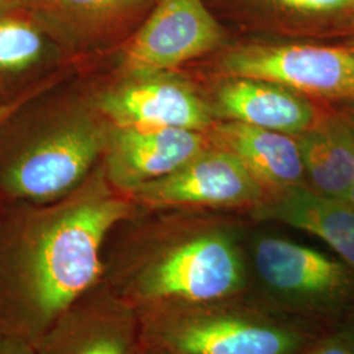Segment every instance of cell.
Segmentation results:
<instances>
[{
  "label": "cell",
  "mask_w": 354,
  "mask_h": 354,
  "mask_svg": "<svg viewBox=\"0 0 354 354\" xmlns=\"http://www.w3.org/2000/svg\"><path fill=\"white\" fill-rule=\"evenodd\" d=\"M136 203L93 183L35 210L0 243V329L36 342L104 274V247Z\"/></svg>",
  "instance_id": "obj_1"
},
{
  "label": "cell",
  "mask_w": 354,
  "mask_h": 354,
  "mask_svg": "<svg viewBox=\"0 0 354 354\" xmlns=\"http://www.w3.org/2000/svg\"><path fill=\"white\" fill-rule=\"evenodd\" d=\"M102 283L134 310L245 295L250 266L225 225L190 221L163 225L104 257Z\"/></svg>",
  "instance_id": "obj_2"
},
{
  "label": "cell",
  "mask_w": 354,
  "mask_h": 354,
  "mask_svg": "<svg viewBox=\"0 0 354 354\" xmlns=\"http://www.w3.org/2000/svg\"><path fill=\"white\" fill-rule=\"evenodd\" d=\"M136 311L142 340L172 354H302L320 337L248 294Z\"/></svg>",
  "instance_id": "obj_3"
},
{
  "label": "cell",
  "mask_w": 354,
  "mask_h": 354,
  "mask_svg": "<svg viewBox=\"0 0 354 354\" xmlns=\"http://www.w3.org/2000/svg\"><path fill=\"white\" fill-rule=\"evenodd\" d=\"M247 259L248 295L277 313L322 322L354 307V273L342 260L272 235L254 238Z\"/></svg>",
  "instance_id": "obj_4"
},
{
  "label": "cell",
  "mask_w": 354,
  "mask_h": 354,
  "mask_svg": "<svg viewBox=\"0 0 354 354\" xmlns=\"http://www.w3.org/2000/svg\"><path fill=\"white\" fill-rule=\"evenodd\" d=\"M221 70L228 77L282 84L328 102H354V50L319 45H251L230 51Z\"/></svg>",
  "instance_id": "obj_5"
},
{
  "label": "cell",
  "mask_w": 354,
  "mask_h": 354,
  "mask_svg": "<svg viewBox=\"0 0 354 354\" xmlns=\"http://www.w3.org/2000/svg\"><path fill=\"white\" fill-rule=\"evenodd\" d=\"M105 131L91 122L59 129L26 151L1 178V189L16 201L54 203L73 193L108 147Z\"/></svg>",
  "instance_id": "obj_6"
},
{
  "label": "cell",
  "mask_w": 354,
  "mask_h": 354,
  "mask_svg": "<svg viewBox=\"0 0 354 354\" xmlns=\"http://www.w3.org/2000/svg\"><path fill=\"white\" fill-rule=\"evenodd\" d=\"M223 39L222 26L203 0H159L129 44L122 71L127 77L167 73L216 50Z\"/></svg>",
  "instance_id": "obj_7"
},
{
  "label": "cell",
  "mask_w": 354,
  "mask_h": 354,
  "mask_svg": "<svg viewBox=\"0 0 354 354\" xmlns=\"http://www.w3.org/2000/svg\"><path fill=\"white\" fill-rule=\"evenodd\" d=\"M127 194L136 205L163 210L253 207L268 193L235 155L222 149H207L174 174L140 185Z\"/></svg>",
  "instance_id": "obj_8"
},
{
  "label": "cell",
  "mask_w": 354,
  "mask_h": 354,
  "mask_svg": "<svg viewBox=\"0 0 354 354\" xmlns=\"http://www.w3.org/2000/svg\"><path fill=\"white\" fill-rule=\"evenodd\" d=\"M137 311L100 282L76 299L36 342V354H137Z\"/></svg>",
  "instance_id": "obj_9"
},
{
  "label": "cell",
  "mask_w": 354,
  "mask_h": 354,
  "mask_svg": "<svg viewBox=\"0 0 354 354\" xmlns=\"http://www.w3.org/2000/svg\"><path fill=\"white\" fill-rule=\"evenodd\" d=\"M97 106L115 127H171L203 133L214 122V109L189 83L167 73L129 77L104 92Z\"/></svg>",
  "instance_id": "obj_10"
},
{
  "label": "cell",
  "mask_w": 354,
  "mask_h": 354,
  "mask_svg": "<svg viewBox=\"0 0 354 354\" xmlns=\"http://www.w3.org/2000/svg\"><path fill=\"white\" fill-rule=\"evenodd\" d=\"M201 131L171 127H117L108 140L106 174L124 193L163 178L206 151Z\"/></svg>",
  "instance_id": "obj_11"
},
{
  "label": "cell",
  "mask_w": 354,
  "mask_h": 354,
  "mask_svg": "<svg viewBox=\"0 0 354 354\" xmlns=\"http://www.w3.org/2000/svg\"><path fill=\"white\" fill-rule=\"evenodd\" d=\"M214 112L227 121L289 136H299L317 124V111L304 95L253 77H230L216 92Z\"/></svg>",
  "instance_id": "obj_12"
},
{
  "label": "cell",
  "mask_w": 354,
  "mask_h": 354,
  "mask_svg": "<svg viewBox=\"0 0 354 354\" xmlns=\"http://www.w3.org/2000/svg\"><path fill=\"white\" fill-rule=\"evenodd\" d=\"M252 216L302 230L328 244L354 273V207L307 185L268 194L252 207Z\"/></svg>",
  "instance_id": "obj_13"
},
{
  "label": "cell",
  "mask_w": 354,
  "mask_h": 354,
  "mask_svg": "<svg viewBox=\"0 0 354 354\" xmlns=\"http://www.w3.org/2000/svg\"><path fill=\"white\" fill-rule=\"evenodd\" d=\"M212 131L218 149L235 155L268 194L304 184L299 145L289 134L236 121L219 122Z\"/></svg>",
  "instance_id": "obj_14"
},
{
  "label": "cell",
  "mask_w": 354,
  "mask_h": 354,
  "mask_svg": "<svg viewBox=\"0 0 354 354\" xmlns=\"http://www.w3.org/2000/svg\"><path fill=\"white\" fill-rule=\"evenodd\" d=\"M304 176L311 189L348 203L354 181V127L346 117L317 122L298 136Z\"/></svg>",
  "instance_id": "obj_15"
},
{
  "label": "cell",
  "mask_w": 354,
  "mask_h": 354,
  "mask_svg": "<svg viewBox=\"0 0 354 354\" xmlns=\"http://www.w3.org/2000/svg\"><path fill=\"white\" fill-rule=\"evenodd\" d=\"M44 49V38L32 23L0 17V71H19L35 64Z\"/></svg>",
  "instance_id": "obj_16"
},
{
  "label": "cell",
  "mask_w": 354,
  "mask_h": 354,
  "mask_svg": "<svg viewBox=\"0 0 354 354\" xmlns=\"http://www.w3.org/2000/svg\"><path fill=\"white\" fill-rule=\"evenodd\" d=\"M48 12L67 20L93 21L120 12L138 0H36Z\"/></svg>",
  "instance_id": "obj_17"
},
{
  "label": "cell",
  "mask_w": 354,
  "mask_h": 354,
  "mask_svg": "<svg viewBox=\"0 0 354 354\" xmlns=\"http://www.w3.org/2000/svg\"><path fill=\"white\" fill-rule=\"evenodd\" d=\"M277 7L297 12L330 15L354 12V0H266Z\"/></svg>",
  "instance_id": "obj_18"
},
{
  "label": "cell",
  "mask_w": 354,
  "mask_h": 354,
  "mask_svg": "<svg viewBox=\"0 0 354 354\" xmlns=\"http://www.w3.org/2000/svg\"><path fill=\"white\" fill-rule=\"evenodd\" d=\"M302 354H354V336L346 324L335 332L320 336Z\"/></svg>",
  "instance_id": "obj_19"
},
{
  "label": "cell",
  "mask_w": 354,
  "mask_h": 354,
  "mask_svg": "<svg viewBox=\"0 0 354 354\" xmlns=\"http://www.w3.org/2000/svg\"><path fill=\"white\" fill-rule=\"evenodd\" d=\"M0 354H36L33 344L0 329Z\"/></svg>",
  "instance_id": "obj_20"
},
{
  "label": "cell",
  "mask_w": 354,
  "mask_h": 354,
  "mask_svg": "<svg viewBox=\"0 0 354 354\" xmlns=\"http://www.w3.org/2000/svg\"><path fill=\"white\" fill-rule=\"evenodd\" d=\"M21 105V102H8V104H0V125L15 113Z\"/></svg>",
  "instance_id": "obj_21"
},
{
  "label": "cell",
  "mask_w": 354,
  "mask_h": 354,
  "mask_svg": "<svg viewBox=\"0 0 354 354\" xmlns=\"http://www.w3.org/2000/svg\"><path fill=\"white\" fill-rule=\"evenodd\" d=\"M142 339V337H140ZM137 354H172L169 352H167L165 349H160L158 346H153L151 344H147V342L140 340V346L138 349V353Z\"/></svg>",
  "instance_id": "obj_22"
},
{
  "label": "cell",
  "mask_w": 354,
  "mask_h": 354,
  "mask_svg": "<svg viewBox=\"0 0 354 354\" xmlns=\"http://www.w3.org/2000/svg\"><path fill=\"white\" fill-rule=\"evenodd\" d=\"M17 3H19V0H0V17H3Z\"/></svg>",
  "instance_id": "obj_23"
},
{
  "label": "cell",
  "mask_w": 354,
  "mask_h": 354,
  "mask_svg": "<svg viewBox=\"0 0 354 354\" xmlns=\"http://www.w3.org/2000/svg\"><path fill=\"white\" fill-rule=\"evenodd\" d=\"M348 203L354 207V181L353 184H352V188H351V192H349V197H348Z\"/></svg>",
  "instance_id": "obj_24"
},
{
  "label": "cell",
  "mask_w": 354,
  "mask_h": 354,
  "mask_svg": "<svg viewBox=\"0 0 354 354\" xmlns=\"http://www.w3.org/2000/svg\"><path fill=\"white\" fill-rule=\"evenodd\" d=\"M346 326H348V328L351 329V332L353 333L354 336V315H352V317L346 322Z\"/></svg>",
  "instance_id": "obj_25"
},
{
  "label": "cell",
  "mask_w": 354,
  "mask_h": 354,
  "mask_svg": "<svg viewBox=\"0 0 354 354\" xmlns=\"http://www.w3.org/2000/svg\"><path fill=\"white\" fill-rule=\"evenodd\" d=\"M345 117L348 118V121H349V122H351V124L354 127V112H351V113L346 114Z\"/></svg>",
  "instance_id": "obj_26"
}]
</instances>
